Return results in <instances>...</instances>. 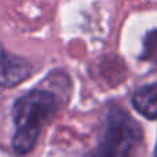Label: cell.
I'll return each mask as SVG.
<instances>
[{
    "label": "cell",
    "mask_w": 157,
    "mask_h": 157,
    "mask_svg": "<svg viewBox=\"0 0 157 157\" xmlns=\"http://www.w3.org/2000/svg\"><path fill=\"white\" fill-rule=\"evenodd\" d=\"M61 108V98L50 88H33L19 97L11 109L15 132L13 149L18 155H26L35 147L43 128L54 119Z\"/></svg>",
    "instance_id": "1"
},
{
    "label": "cell",
    "mask_w": 157,
    "mask_h": 157,
    "mask_svg": "<svg viewBox=\"0 0 157 157\" xmlns=\"http://www.w3.org/2000/svg\"><path fill=\"white\" fill-rule=\"evenodd\" d=\"M142 138L141 124L121 106H110L99 142L83 157H134Z\"/></svg>",
    "instance_id": "2"
},
{
    "label": "cell",
    "mask_w": 157,
    "mask_h": 157,
    "mask_svg": "<svg viewBox=\"0 0 157 157\" xmlns=\"http://www.w3.org/2000/svg\"><path fill=\"white\" fill-rule=\"evenodd\" d=\"M30 62L19 55L11 54L0 44V87L11 88L30 77Z\"/></svg>",
    "instance_id": "3"
},
{
    "label": "cell",
    "mask_w": 157,
    "mask_h": 157,
    "mask_svg": "<svg viewBox=\"0 0 157 157\" xmlns=\"http://www.w3.org/2000/svg\"><path fill=\"white\" fill-rule=\"evenodd\" d=\"M134 109L149 120H157V83L138 88L131 98Z\"/></svg>",
    "instance_id": "4"
},
{
    "label": "cell",
    "mask_w": 157,
    "mask_h": 157,
    "mask_svg": "<svg viewBox=\"0 0 157 157\" xmlns=\"http://www.w3.org/2000/svg\"><path fill=\"white\" fill-rule=\"evenodd\" d=\"M145 55L149 59L157 61V30L146 36L145 40Z\"/></svg>",
    "instance_id": "5"
},
{
    "label": "cell",
    "mask_w": 157,
    "mask_h": 157,
    "mask_svg": "<svg viewBox=\"0 0 157 157\" xmlns=\"http://www.w3.org/2000/svg\"><path fill=\"white\" fill-rule=\"evenodd\" d=\"M155 157H157V144H156V149H155Z\"/></svg>",
    "instance_id": "6"
}]
</instances>
